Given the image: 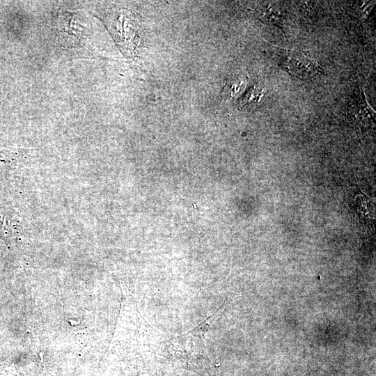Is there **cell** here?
Here are the masks:
<instances>
[{"label": "cell", "instance_id": "5b68a950", "mask_svg": "<svg viewBox=\"0 0 376 376\" xmlns=\"http://www.w3.org/2000/svg\"><path fill=\"white\" fill-rule=\"evenodd\" d=\"M244 82L240 79H236L232 81L230 85V95H235L239 93V91L243 88Z\"/></svg>", "mask_w": 376, "mask_h": 376}, {"label": "cell", "instance_id": "3957f363", "mask_svg": "<svg viewBox=\"0 0 376 376\" xmlns=\"http://www.w3.org/2000/svg\"><path fill=\"white\" fill-rule=\"evenodd\" d=\"M256 17L262 22L274 25L283 29L285 17L277 10L269 6H260L256 10Z\"/></svg>", "mask_w": 376, "mask_h": 376}, {"label": "cell", "instance_id": "7a4b0ae2", "mask_svg": "<svg viewBox=\"0 0 376 376\" xmlns=\"http://www.w3.org/2000/svg\"><path fill=\"white\" fill-rule=\"evenodd\" d=\"M362 94L363 96H360L358 103L354 107L352 113L358 124L367 126L374 124L375 111L367 103L364 93Z\"/></svg>", "mask_w": 376, "mask_h": 376}, {"label": "cell", "instance_id": "277c9868", "mask_svg": "<svg viewBox=\"0 0 376 376\" xmlns=\"http://www.w3.org/2000/svg\"><path fill=\"white\" fill-rule=\"evenodd\" d=\"M263 93L262 90H258V88L251 89L244 97L242 102L243 106H249L252 102H258L263 96Z\"/></svg>", "mask_w": 376, "mask_h": 376}, {"label": "cell", "instance_id": "6da1fadb", "mask_svg": "<svg viewBox=\"0 0 376 376\" xmlns=\"http://www.w3.org/2000/svg\"><path fill=\"white\" fill-rule=\"evenodd\" d=\"M268 54L290 75L311 79L322 73V68L313 58L304 53L270 45Z\"/></svg>", "mask_w": 376, "mask_h": 376}]
</instances>
